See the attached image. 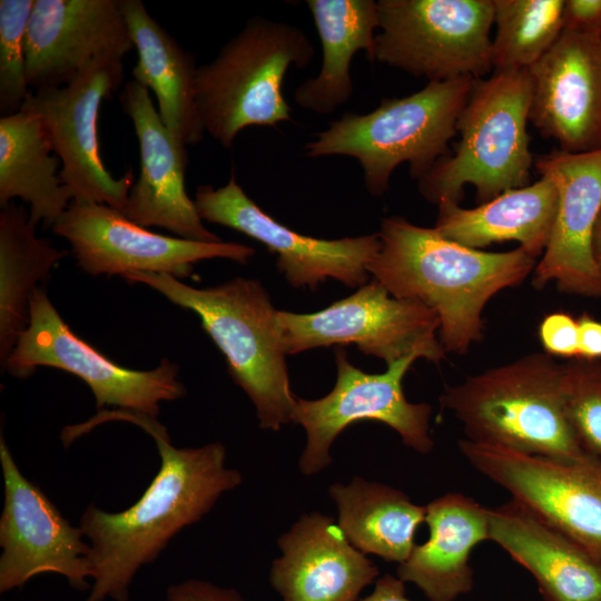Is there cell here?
Segmentation results:
<instances>
[{
	"label": "cell",
	"instance_id": "cell-1",
	"mask_svg": "<svg viewBox=\"0 0 601 601\" xmlns=\"http://www.w3.org/2000/svg\"><path fill=\"white\" fill-rule=\"evenodd\" d=\"M108 421L141 427L156 443L160 466L141 496L129 508L108 512L93 504L79 526L90 545L93 578L85 601H129L137 573L152 563L185 528L200 521L219 497L243 481L226 466L220 442L176 447L157 418L112 410Z\"/></svg>",
	"mask_w": 601,
	"mask_h": 601
},
{
	"label": "cell",
	"instance_id": "cell-2",
	"mask_svg": "<svg viewBox=\"0 0 601 601\" xmlns=\"http://www.w3.org/2000/svg\"><path fill=\"white\" fill-rule=\"evenodd\" d=\"M377 234L381 246L368 274L394 297L421 302L436 313L446 353L464 355L480 342L485 305L521 284L536 265L520 246L502 253L467 248L400 216L383 218Z\"/></svg>",
	"mask_w": 601,
	"mask_h": 601
},
{
	"label": "cell",
	"instance_id": "cell-3",
	"mask_svg": "<svg viewBox=\"0 0 601 601\" xmlns=\"http://www.w3.org/2000/svg\"><path fill=\"white\" fill-rule=\"evenodd\" d=\"M124 278L150 287L198 316L225 356L229 375L253 403L262 428L279 431L292 423L296 396L290 390L277 309L260 282L236 277L197 288L166 274L132 273Z\"/></svg>",
	"mask_w": 601,
	"mask_h": 601
},
{
	"label": "cell",
	"instance_id": "cell-4",
	"mask_svg": "<svg viewBox=\"0 0 601 601\" xmlns=\"http://www.w3.org/2000/svg\"><path fill=\"white\" fill-rule=\"evenodd\" d=\"M475 80L462 77L431 81L410 96L383 99L370 112L344 114L315 134L304 146L305 155L355 158L367 191L382 196L400 165L407 162L411 176L420 179L449 154Z\"/></svg>",
	"mask_w": 601,
	"mask_h": 601
},
{
	"label": "cell",
	"instance_id": "cell-5",
	"mask_svg": "<svg viewBox=\"0 0 601 601\" xmlns=\"http://www.w3.org/2000/svg\"><path fill=\"white\" fill-rule=\"evenodd\" d=\"M440 403L462 424L469 441L556 461L585 455L565 417L562 363L545 352L447 386Z\"/></svg>",
	"mask_w": 601,
	"mask_h": 601
},
{
	"label": "cell",
	"instance_id": "cell-6",
	"mask_svg": "<svg viewBox=\"0 0 601 601\" xmlns=\"http://www.w3.org/2000/svg\"><path fill=\"white\" fill-rule=\"evenodd\" d=\"M531 93L529 70L476 79L457 120L453 154L417 179L421 195L436 205L460 204L464 187L472 185L483 204L529 185L535 159L528 132Z\"/></svg>",
	"mask_w": 601,
	"mask_h": 601
},
{
	"label": "cell",
	"instance_id": "cell-7",
	"mask_svg": "<svg viewBox=\"0 0 601 601\" xmlns=\"http://www.w3.org/2000/svg\"><path fill=\"white\" fill-rule=\"evenodd\" d=\"M314 53L299 28L260 16L249 19L197 68L196 102L205 132L229 149L247 127L292 121L284 78L292 67L306 68Z\"/></svg>",
	"mask_w": 601,
	"mask_h": 601
},
{
	"label": "cell",
	"instance_id": "cell-8",
	"mask_svg": "<svg viewBox=\"0 0 601 601\" xmlns=\"http://www.w3.org/2000/svg\"><path fill=\"white\" fill-rule=\"evenodd\" d=\"M41 366L79 377L90 388L99 411L112 406L157 418L162 402L186 394L176 363L162 358L147 371L117 364L80 338L60 316L46 290L38 287L31 296L28 326L1 368L23 380Z\"/></svg>",
	"mask_w": 601,
	"mask_h": 601
},
{
	"label": "cell",
	"instance_id": "cell-9",
	"mask_svg": "<svg viewBox=\"0 0 601 601\" xmlns=\"http://www.w3.org/2000/svg\"><path fill=\"white\" fill-rule=\"evenodd\" d=\"M373 62L414 77L480 79L492 67L493 0H380Z\"/></svg>",
	"mask_w": 601,
	"mask_h": 601
},
{
	"label": "cell",
	"instance_id": "cell-10",
	"mask_svg": "<svg viewBox=\"0 0 601 601\" xmlns=\"http://www.w3.org/2000/svg\"><path fill=\"white\" fill-rule=\"evenodd\" d=\"M276 319L286 355L355 344L390 365L410 355L439 364L446 354L436 313L421 302L394 297L374 278L321 311H277Z\"/></svg>",
	"mask_w": 601,
	"mask_h": 601
},
{
	"label": "cell",
	"instance_id": "cell-11",
	"mask_svg": "<svg viewBox=\"0 0 601 601\" xmlns=\"http://www.w3.org/2000/svg\"><path fill=\"white\" fill-rule=\"evenodd\" d=\"M405 356L387 365L385 372L368 374L347 359L343 346L335 349L336 382L332 391L316 400L296 397L292 423L306 433L305 447L298 460L300 473L311 476L332 463L331 446L352 423L372 420L392 427L404 445L420 454L434 446L430 434L431 405L406 400L402 382L417 359Z\"/></svg>",
	"mask_w": 601,
	"mask_h": 601
},
{
	"label": "cell",
	"instance_id": "cell-12",
	"mask_svg": "<svg viewBox=\"0 0 601 601\" xmlns=\"http://www.w3.org/2000/svg\"><path fill=\"white\" fill-rule=\"evenodd\" d=\"M66 239L77 266L90 276L132 273L193 275L200 260L224 258L247 264L255 249L235 242L206 243L154 233L105 204L75 198L51 228Z\"/></svg>",
	"mask_w": 601,
	"mask_h": 601
},
{
	"label": "cell",
	"instance_id": "cell-13",
	"mask_svg": "<svg viewBox=\"0 0 601 601\" xmlns=\"http://www.w3.org/2000/svg\"><path fill=\"white\" fill-rule=\"evenodd\" d=\"M479 473L601 561V461H556L497 445L457 442Z\"/></svg>",
	"mask_w": 601,
	"mask_h": 601
},
{
	"label": "cell",
	"instance_id": "cell-14",
	"mask_svg": "<svg viewBox=\"0 0 601 601\" xmlns=\"http://www.w3.org/2000/svg\"><path fill=\"white\" fill-rule=\"evenodd\" d=\"M122 59L102 57L90 62L72 81L31 92L22 107L40 118L55 155L60 179L73 199L82 198L124 210L135 183L132 170L115 178L99 151L98 114L106 97L122 81Z\"/></svg>",
	"mask_w": 601,
	"mask_h": 601
},
{
	"label": "cell",
	"instance_id": "cell-15",
	"mask_svg": "<svg viewBox=\"0 0 601 601\" xmlns=\"http://www.w3.org/2000/svg\"><path fill=\"white\" fill-rule=\"evenodd\" d=\"M3 508L0 516V592L22 588L32 578L59 574L83 591L93 578L90 545L51 500L20 471L0 436Z\"/></svg>",
	"mask_w": 601,
	"mask_h": 601
},
{
	"label": "cell",
	"instance_id": "cell-16",
	"mask_svg": "<svg viewBox=\"0 0 601 601\" xmlns=\"http://www.w3.org/2000/svg\"><path fill=\"white\" fill-rule=\"evenodd\" d=\"M194 201L203 220L235 229L266 246L277 256L278 270L296 288L315 290L328 279L359 287L367 283V265L381 246L377 233L338 239L298 234L249 198L233 173L219 188L199 186Z\"/></svg>",
	"mask_w": 601,
	"mask_h": 601
},
{
	"label": "cell",
	"instance_id": "cell-17",
	"mask_svg": "<svg viewBox=\"0 0 601 601\" xmlns=\"http://www.w3.org/2000/svg\"><path fill=\"white\" fill-rule=\"evenodd\" d=\"M529 75L540 135L564 152L601 148V32L563 29Z\"/></svg>",
	"mask_w": 601,
	"mask_h": 601
},
{
	"label": "cell",
	"instance_id": "cell-18",
	"mask_svg": "<svg viewBox=\"0 0 601 601\" xmlns=\"http://www.w3.org/2000/svg\"><path fill=\"white\" fill-rule=\"evenodd\" d=\"M534 167L554 180L559 204L533 285L541 289L554 282L561 293L601 298V272L592 255L601 209V148L577 154L553 149L538 156Z\"/></svg>",
	"mask_w": 601,
	"mask_h": 601
},
{
	"label": "cell",
	"instance_id": "cell-19",
	"mask_svg": "<svg viewBox=\"0 0 601 601\" xmlns=\"http://www.w3.org/2000/svg\"><path fill=\"white\" fill-rule=\"evenodd\" d=\"M132 49L121 0H35L24 45L28 86H65L93 60L124 59Z\"/></svg>",
	"mask_w": 601,
	"mask_h": 601
},
{
	"label": "cell",
	"instance_id": "cell-20",
	"mask_svg": "<svg viewBox=\"0 0 601 601\" xmlns=\"http://www.w3.org/2000/svg\"><path fill=\"white\" fill-rule=\"evenodd\" d=\"M139 144V176L132 184L121 211L129 220L149 228L160 227L176 237L216 243L195 201L185 188L188 158L180 154L155 107L149 89L131 80L120 96Z\"/></svg>",
	"mask_w": 601,
	"mask_h": 601
},
{
	"label": "cell",
	"instance_id": "cell-21",
	"mask_svg": "<svg viewBox=\"0 0 601 601\" xmlns=\"http://www.w3.org/2000/svg\"><path fill=\"white\" fill-rule=\"evenodd\" d=\"M269 583L282 601H358L378 579L377 565L357 550L333 518L303 514L277 540Z\"/></svg>",
	"mask_w": 601,
	"mask_h": 601
},
{
	"label": "cell",
	"instance_id": "cell-22",
	"mask_svg": "<svg viewBox=\"0 0 601 601\" xmlns=\"http://www.w3.org/2000/svg\"><path fill=\"white\" fill-rule=\"evenodd\" d=\"M489 530L545 601H601V561L519 501L489 508Z\"/></svg>",
	"mask_w": 601,
	"mask_h": 601
},
{
	"label": "cell",
	"instance_id": "cell-23",
	"mask_svg": "<svg viewBox=\"0 0 601 601\" xmlns=\"http://www.w3.org/2000/svg\"><path fill=\"white\" fill-rule=\"evenodd\" d=\"M425 506L428 539L415 544L396 577L414 584L428 601H455L473 588L470 556L477 544L490 541L489 508L457 492Z\"/></svg>",
	"mask_w": 601,
	"mask_h": 601
},
{
	"label": "cell",
	"instance_id": "cell-24",
	"mask_svg": "<svg viewBox=\"0 0 601 601\" xmlns=\"http://www.w3.org/2000/svg\"><path fill=\"white\" fill-rule=\"evenodd\" d=\"M137 51L134 80L154 91L159 116L181 155L205 134L196 102L194 56L147 11L141 0H121Z\"/></svg>",
	"mask_w": 601,
	"mask_h": 601
},
{
	"label": "cell",
	"instance_id": "cell-25",
	"mask_svg": "<svg viewBox=\"0 0 601 601\" xmlns=\"http://www.w3.org/2000/svg\"><path fill=\"white\" fill-rule=\"evenodd\" d=\"M559 191L549 176L509 189L474 208L442 201L434 228L445 238L480 249L514 240L531 257L542 256L556 216Z\"/></svg>",
	"mask_w": 601,
	"mask_h": 601
},
{
	"label": "cell",
	"instance_id": "cell-26",
	"mask_svg": "<svg viewBox=\"0 0 601 601\" xmlns=\"http://www.w3.org/2000/svg\"><path fill=\"white\" fill-rule=\"evenodd\" d=\"M306 6L321 39L323 60L316 77L297 86L294 99L304 109L329 115L353 95L349 69L354 56L365 51L373 62L378 6L373 0H307Z\"/></svg>",
	"mask_w": 601,
	"mask_h": 601
},
{
	"label": "cell",
	"instance_id": "cell-27",
	"mask_svg": "<svg viewBox=\"0 0 601 601\" xmlns=\"http://www.w3.org/2000/svg\"><path fill=\"white\" fill-rule=\"evenodd\" d=\"M55 155L39 116L22 107L0 119V206L20 198L33 225L52 228L73 196L60 179Z\"/></svg>",
	"mask_w": 601,
	"mask_h": 601
},
{
	"label": "cell",
	"instance_id": "cell-28",
	"mask_svg": "<svg viewBox=\"0 0 601 601\" xmlns=\"http://www.w3.org/2000/svg\"><path fill=\"white\" fill-rule=\"evenodd\" d=\"M328 494L338 510V525L357 550L398 564L410 556L426 506L398 489L359 476L332 484Z\"/></svg>",
	"mask_w": 601,
	"mask_h": 601
},
{
	"label": "cell",
	"instance_id": "cell-29",
	"mask_svg": "<svg viewBox=\"0 0 601 601\" xmlns=\"http://www.w3.org/2000/svg\"><path fill=\"white\" fill-rule=\"evenodd\" d=\"M29 210L9 203L0 210V362L14 348L29 323L33 292L68 254L38 237Z\"/></svg>",
	"mask_w": 601,
	"mask_h": 601
},
{
	"label": "cell",
	"instance_id": "cell-30",
	"mask_svg": "<svg viewBox=\"0 0 601 601\" xmlns=\"http://www.w3.org/2000/svg\"><path fill=\"white\" fill-rule=\"evenodd\" d=\"M494 71L529 70L563 31L564 0H493Z\"/></svg>",
	"mask_w": 601,
	"mask_h": 601
},
{
	"label": "cell",
	"instance_id": "cell-31",
	"mask_svg": "<svg viewBox=\"0 0 601 601\" xmlns=\"http://www.w3.org/2000/svg\"><path fill=\"white\" fill-rule=\"evenodd\" d=\"M562 397L582 452L601 461V362L574 357L562 363Z\"/></svg>",
	"mask_w": 601,
	"mask_h": 601
},
{
	"label": "cell",
	"instance_id": "cell-32",
	"mask_svg": "<svg viewBox=\"0 0 601 601\" xmlns=\"http://www.w3.org/2000/svg\"><path fill=\"white\" fill-rule=\"evenodd\" d=\"M35 0L0 1V112L21 110L30 96L26 75V33Z\"/></svg>",
	"mask_w": 601,
	"mask_h": 601
},
{
	"label": "cell",
	"instance_id": "cell-33",
	"mask_svg": "<svg viewBox=\"0 0 601 601\" xmlns=\"http://www.w3.org/2000/svg\"><path fill=\"white\" fill-rule=\"evenodd\" d=\"M544 352L551 356L574 358L579 355V325L570 314L555 312L546 315L539 326Z\"/></svg>",
	"mask_w": 601,
	"mask_h": 601
},
{
	"label": "cell",
	"instance_id": "cell-34",
	"mask_svg": "<svg viewBox=\"0 0 601 601\" xmlns=\"http://www.w3.org/2000/svg\"><path fill=\"white\" fill-rule=\"evenodd\" d=\"M165 601H246L235 589L190 578L166 589Z\"/></svg>",
	"mask_w": 601,
	"mask_h": 601
},
{
	"label": "cell",
	"instance_id": "cell-35",
	"mask_svg": "<svg viewBox=\"0 0 601 601\" xmlns=\"http://www.w3.org/2000/svg\"><path fill=\"white\" fill-rule=\"evenodd\" d=\"M563 29L601 32V0H564Z\"/></svg>",
	"mask_w": 601,
	"mask_h": 601
},
{
	"label": "cell",
	"instance_id": "cell-36",
	"mask_svg": "<svg viewBox=\"0 0 601 601\" xmlns=\"http://www.w3.org/2000/svg\"><path fill=\"white\" fill-rule=\"evenodd\" d=\"M579 355L588 359L601 358V322L584 313L578 318Z\"/></svg>",
	"mask_w": 601,
	"mask_h": 601
},
{
	"label": "cell",
	"instance_id": "cell-37",
	"mask_svg": "<svg viewBox=\"0 0 601 601\" xmlns=\"http://www.w3.org/2000/svg\"><path fill=\"white\" fill-rule=\"evenodd\" d=\"M358 601H412L406 597L405 582L398 577L384 574L374 583L373 591Z\"/></svg>",
	"mask_w": 601,
	"mask_h": 601
},
{
	"label": "cell",
	"instance_id": "cell-38",
	"mask_svg": "<svg viewBox=\"0 0 601 601\" xmlns=\"http://www.w3.org/2000/svg\"><path fill=\"white\" fill-rule=\"evenodd\" d=\"M592 255L598 268L601 272V209L592 234Z\"/></svg>",
	"mask_w": 601,
	"mask_h": 601
}]
</instances>
